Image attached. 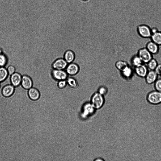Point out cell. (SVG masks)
Here are the masks:
<instances>
[{
  "mask_svg": "<svg viewBox=\"0 0 161 161\" xmlns=\"http://www.w3.org/2000/svg\"><path fill=\"white\" fill-rule=\"evenodd\" d=\"M147 101L153 105L161 104V92L155 90L151 91L147 94L146 97Z\"/></svg>",
  "mask_w": 161,
  "mask_h": 161,
  "instance_id": "cell-1",
  "label": "cell"
},
{
  "mask_svg": "<svg viewBox=\"0 0 161 161\" xmlns=\"http://www.w3.org/2000/svg\"><path fill=\"white\" fill-rule=\"evenodd\" d=\"M136 31L140 37L144 39L150 38L152 35L151 28L144 24L138 25L136 27Z\"/></svg>",
  "mask_w": 161,
  "mask_h": 161,
  "instance_id": "cell-2",
  "label": "cell"
},
{
  "mask_svg": "<svg viewBox=\"0 0 161 161\" xmlns=\"http://www.w3.org/2000/svg\"><path fill=\"white\" fill-rule=\"evenodd\" d=\"M105 101L104 96L97 92L92 95L90 102L95 109H99L103 106Z\"/></svg>",
  "mask_w": 161,
  "mask_h": 161,
  "instance_id": "cell-3",
  "label": "cell"
},
{
  "mask_svg": "<svg viewBox=\"0 0 161 161\" xmlns=\"http://www.w3.org/2000/svg\"><path fill=\"white\" fill-rule=\"evenodd\" d=\"M52 78L55 81H59L66 80L68 76L65 70H60L52 69L51 72Z\"/></svg>",
  "mask_w": 161,
  "mask_h": 161,
  "instance_id": "cell-4",
  "label": "cell"
},
{
  "mask_svg": "<svg viewBox=\"0 0 161 161\" xmlns=\"http://www.w3.org/2000/svg\"><path fill=\"white\" fill-rule=\"evenodd\" d=\"M137 54L140 58L143 63L145 64L153 58V55L145 47L139 49Z\"/></svg>",
  "mask_w": 161,
  "mask_h": 161,
  "instance_id": "cell-5",
  "label": "cell"
},
{
  "mask_svg": "<svg viewBox=\"0 0 161 161\" xmlns=\"http://www.w3.org/2000/svg\"><path fill=\"white\" fill-rule=\"evenodd\" d=\"M65 70L68 76H72L78 73L80 67L77 63L72 62L68 64Z\"/></svg>",
  "mask_w": 161,
  "mask_h": 161,
  "instance_id": "cell-6",
  "label": "cell"
},
{
  "mask_svg": "<svg viewBox=\"0 0 161 161\" xmlns=\"http://www.w3.org/2000/svg\"><path fill=\"white\" fill-rule=\"evenodd\" d=\"M68 63L63 58H59L55 60L51 65L52 69L65 70Z\"/></svg>",
  "mask_w": 161,
  "mask_h": 161,
  "instance_id": "cell-7",
  "label": "cell"
},
{
  "mask_svg": "<svg viewBox=\"0 0 161 161\" xmlns=\"http://www.w3.org/2000/svg\"><path fill=\"white\" fill-rule=\"evenodd\" d=\"M135 73L138 77L144 78L149 70L146 64L143 63L134 68Z\"/></svg>",
  "mask_w": 161,
  "mask_h": 161,
  "instance_id": "cell-8",
  "label": "cell"
},
{
  "mask_svg": "<svg viewBox=\"0 0 161 161\" xmlns=\"http://www.w3.org/2000/svg\"><path fill=\"white\" fill-rule=\"evenodd\" d=\"M21 84L24 89L28 90L33 87V82L32 78L30 76L24 74L22 75Z\"/></svg>",
  "mask_w": 161,
  "mask_h": 161,
  "instance_id": "cell-9",
  "label": "cell"
},
{
  "mask_svg": "<svg viewBox=\"0 0 161 161\" xmlns=\"http://www.w3.org/2000/svg\"><path fill=\"white\" fill-rule=\"evenodd\" d=\"M158 76L154 70H149L144 78L145 82L148 85L153 84L158 78Z\"/></svg>",
  "mask_w": 161,
  "mask_h": 161,
  "instance_id": "cell-10",
  "label": "cell"
},
{
  "mask_svg": "<svg viewBox=\"0 0 161 161\" xmlns=\"http://www.w3.org/2000/svg\"><path fill=\"white\" fill-rule=\"evenodd\" d=\"M28 95L29 99L33 101L38 100L40 97L39 91L37 88L32 87L28 90Z\"/></svg>",
  "mask_w": 161,
  "mask_h": 161,
  "instance_id": "cell-11",
  "label": "cell"
},
{
  "mask_svg": "<svg viewBox=\"0 0 161 161\" xmlns=\"http://www.w3.org/2000/svg\"><path fill=\"white\" fill-rule=\"evenodd\" d=\"M145 47L153 55L157 54L159 51V46L151 40L147 43Z\"/></svg>",
  "mask_w": 161,
  "mask_h": 161,
  "instance_id": "cell-12",
  "label": "cell"
},
{
  "mask_svg": "<svg viewBox=\"0 0 161 161\" xmlns=\"http://www.w3.org/2000/svg\"><path fill=\"white\" fill-rule=\"evenodd\" d=\"M15 91V87L11 84H8L5 85L2 88L1 93L5 97H8L13 95Z\"/></svg>",
  "mask_w": 161,
  "mask_h": 161,
  "instance_id": "cell-13",
  "label": "cell"
},
{
  "mask_svg": "<svg viewBox=\"0 0 161 161\" xmlns=\"http://www.w3.org/2000/svg\"><path fill=\"white\" fill-rule=\"evenodd\" d=\"M22 75L19 73L15 72L11 75L10 81L11 84L15 87H17L21 84Z\"/></svg>",
  "mask_w": 161,
  "mask_h": 161,
  "instance_id": "cell-14",
  "label": "cell"
},
{
  "mask_svg": "<svg viewBox=\"0 0 161 161\" xmlns=\"http://www.w3.org/2000/svg\"><path fill=\"white\" fill-rule=\"evenodd\" d=\"M121 72L123 76L128 79L132 78L135 73L134 69L129 65Z\"/></svg>",
  "mask_w": 161,
  "mask_h": 161,
  "instance_id": "cell-15",
  "label": "cell"
},
{
  "mask_svg": "<svg viewBox=\"0 0 161 161\" xmlns=\"http://www.w3.org/2000/svg\"><path fill=\"white\" fill-rule=\"evenodd\" d=\"M75 58V54L72 50H67L65 52L64 58L68 64L73 62Z\"/></svg>",
  "mask_w": 161,
  "mask_h": 161,
  "instance_id": "cell-16",
  "label": "cell"
},
{
  "mask_svg": "<svg viewBox=\"0 0 161 161\" xmlns=\"http://www.w3.org/2000/svg\"><path fill=\"white\" fill-rule=\"evenodd\" d=\"M66 80L67 85L70 88L76 89L79 86L78 82L74 78L71 76L68 77Z\"/></svg>",
  "mask_w": 161,
  "mask_h": 161,
  "instance_id": "cell-17",
  "label": "cell"
},
{
  "mask_svg": "<svg viewBox=\"0 0 161 161\" xmlns=\"http://www.w3.org/2000/svg\"><path fill=\"white\" fill-rule=\"evenodd\" d=\"M150 39L159 46H161V31L159 30L152 34Z\"/></svg>",
  "mask_w": 161,
  "mask_h": 161,
  "instance_id": "cell-18",
  "label": "cell"
},
{
  "mask_svg": "<svg viewBox=\"0 0 161 161\" xmlns=\"http://www.w3.org/2000/svg\"><path fill=\"white\" fill-rule=\"evenodd\" d=\"M131 63L134 68L143 63L141 60L136 54L133 55L131 59Z\"/></svg>",
  "mask_w": 161,
  "mask_h": 161,
  "instance_id": "cell-19",
  "label": "cell"
},
{
  "mask_svg": "<svg viewBox=\"0 0 161 161\" xmlns=\"http://www.w3.org/2000/svg\"><path fill=\"white\" fill-rule=\"evenodd\" d=\"M158 64L156 59L153 58L146 64L149 70H154Z\"/></svg>",
  "mask_w": 161,
  "mask_h": 161,
  "instance_id": "cell-20",
  "label": "cell"
},
{
  "mask_svg": "<svg viewBox=\"0 0 161 161\" xmlns=\"http://www.w3.org/2000/svg\"><path fill=\"white\" fill-rule=\"evenodd\" d=\"M8 75L7 69L4 67H0V83L5 80Z\"/></svg>",
  "mask_w": 161,
  "mask_h": 161,
  "instance_id": "cell-21",
  "label": "cell"
},
{
  "mask_svg": "<svg viewBox=\"0 0 161 161\" xmlns=\"http://www.w3.org/2000/svg\"><path fill=\"white\" fill-rule=\"evenodd\" d=\"M82 108L83 114L90 112L93 111L95 109L90 102L85 103L84 105Z\"/></svg>",
  "mask_w": 161,
  "mask_h": 161,
  "instance_id": "cell-22",
  "label": "cell"
},
{
  "mask_svg": "<svg viewBox=\"0 0 161 161\" xmlns=\"http://www.w3.org/2000/svg\"><path fill=\"white\" fill-rule=\"evenodd\" d=\"M129 65L127 62L123 61H118L116 62L115 64L117 68L121 71Z\"/></svg>",
  "mask_w": 161,
  "mask_h": 161,
  "instance_id": "cell-23",
  "label": "cell"
},
{
  "mask_svg": "<svg viewBox=\"0 0 161 161\" xmlns=\"http://www.w3.org/2000/svg\"><path fill=\"white\" fill-rule=\"evenodd\" d=\"M154 90L161 92V78H158L153 83Z\"/></svg>",
  "mask_w": 161,
  "mask_h": 161,
  "instance_id": "cell-24",
  "label": "cell"
},
{
  "mask_svg": "<svg viewBox=\"0 0 161 161\" xmlns=\"http://www.w3.org/2000/svg\"><path fill=\"white\" fill-rule=\"evenodd\" d=\"M67 85L66 80H61L57 82V86L58 88L59 89H64Z\"/></svg>",
  "mask_w": 161,
  "mask_h": 161,
  "instance_id": "cell-25",
  "label": "cell"
},
{
  "mask_svg": "<svg viewBox=\"0 0 161 161\" xmlns=\"http://www.w3.org/2000/svg\"><path fill=\"white\" fill-rule=\"evenodd\" d=\"M7 62V59L5 56L3 54H0V67H4Z\"/></svg>",
  "mask_w": 161,
  "mask_h": 161,
  "instance_id": "cell-26",
  "label": "cell"
},
{
  "mask_svg": "<svg viewBox=\"0 0 161 161\" xmlns=\"http://www.w3.org/2000/svg\"><path fill=\"white\" fill-rule=\"evenodd\" d=\"M108 90L107 88L104 86H102L98 89V92L104 96L106 94Z\"/></svg>",
  "mask_w": 161,
  "mask_h": 161,
  "instance_id": "cell-27",
  "label": "cell"
},
{
  "mask_svg": "<svg viewBox=\"0 0 161 161\" xmlns=\"http://www.w3.org/2000/svg\"><path fill=\"white\" fill-rule=\"evenodd\" d=\"M8 74L11 75L16 72L15 67L13 65H10L7 68Z\"/></svg>",
  "mask_w": 161,
  "mask_h": 161,
  "instance_id": "cell-28",
  "label": "cell"
},
{
  "mask_svg": "<svg viewBox=\"0 0 161 161\" xmlns=\"http://www.w3.org/2000/svg\"><path fill=\"white\" fill-rule=\"evenodd\" d=\"M154 71L159 76H161V63L158 64Z\"/></svg>",
  "mask_w": 161,
  "mask_h": 161,
  "instance_id": "cell-29",
  "label": "cell"
},
{
  "mask_svg": "<svg viewBox=\"0 0 161 161\" xmlns=\"http://www.w3.org/2000/svg\"><path fill=\"white\" fill-rule=\"evenodd\" d=\"M151 30L152 34L157 32L159 30L157 28L155 27H153L151 28Z\"/></svg>",
  "mask_w": 161,
  "mask_h": 161,
  "instance_id": "cell-30",
  "label": "cell"
},
{
  "mask_svg": "<svg viewBox=\"0 0 161 161\" xmlns=\"http://www.w3.org/2000/svg\"><path fill=\"white\" fill-rule=\"evenodd\" d=\"M94 161H104V160L101 158H98L95 159Z\"/></svg>",
  "mask_w": 161,
  "mask_h": 161,
  "instance_id": "cell-31",
  "label": "cell"
},
{
  "mask_svg": "<svg viewBox=\"0 0 161 161\" xmlns=\"http://www.w3.org/2000/svg\"><path fill=\"white\" fill-rule=\"evenodd\" d=\"M0 87H1V85H0Z\"/></svg>",
  "mask_w": 161,
  "mask_h": 161,
  "instance_id": "cell-32",
  "label": "cell"
},
{
  "mask_svg": "<svg viewBox=\"0 0 161 161\" xmlns=\"http://www.w3.org/2000/svg\"></svg>",
  "mask_w": 161,
  "mask_h": 161,
  "instance_id": "cell-33",
  "label": "cell"
}]
</instances>
